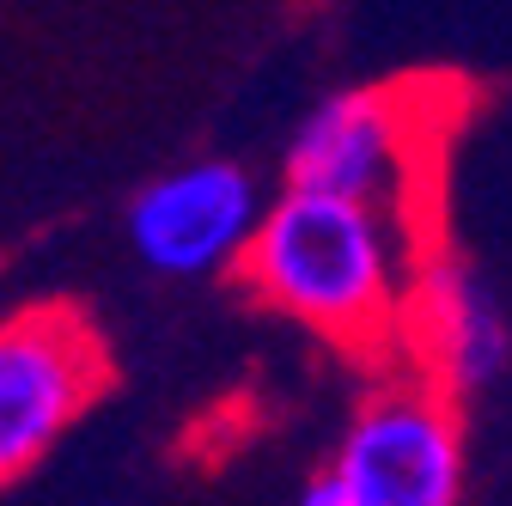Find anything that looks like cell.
I'll list each match as a JSON object with an SVG mask.
<instances>
[{
	"instance_id": "obj_1",
	"label": "cell",
	"mask_w": 512,
	"mask_h": 506,
	"mask_svg": "<svg viewBox=\"0 0 512 506\" xmlns=\"http://www.w3.org/2000/svg\"><path fill=\"white\" fill-rule=\"evenodd\" d=\"M415 250L421 232H409L391 208L281 189V202H263L232 269L263 305L311 336L348 354H378L397 342Z\"/></svg>"
},
{
	"instance_id": "obj_2",
	"label": "cell",
	"mask_w": 512,
	"mask_h": 506,
	"mask_svg": "<svg viewBox=\"0 0 512 506\" xmlns=\"http://www.w3.org/2000/svg\"><path fill=\"white\" fill-rule=\"evenodd\" d=\"M330 470L354 506H470L464 403L403 366L354 409Z\"/></svg>"
},
{
	"instance_id": "obj_3",
	"label": "cell",
	"mask_w": 512,
	"mask_h": 506,
	"mask_svg": "<svg viewBox=\"0 0 512 506\" xmlns=\"http://www.w3.org/2000/svg\"><path fill=\"white\" fill-rule=\"evenodd\" d=\"M98 391L104 348L74 305H37L0 324V482L37 470Z\"/></svg>"
},
{
	"instance_id": "obj_4",
	"label": "cell",
	"mask_w": 512,
	"mask_h": 506,
	"mask_svg": "<svg viewBox=\"0 0 512 506\" xmlns=\"http://www.w3.org/2000/svg\"><path fill=\"white\" fill-rule=\"evenodd\" d=\"M421 159V104L397 86H348L311 104L287 141V189H317L366 208L409 214V177Z\"/></svg>"
},
{
	"instance_id": "obj_5",
	"label": "cell",
	"mask_w": 512,
	"mask_h": 506,
	"mask_svg": "<svg viewBox=\"0 0 512 506\" xmlns=\"http://www.w3.org/2000/svg\"><path fill=\"white\" fill-rule=\"evenodd\" d=\"M409 348V372L433 378L445 397H488L512 366V324L500 287L458 250H415V269L397 311V342Z\"/></svg>"
},
{
	"instance_id": "obj_6",
	"label": "cell",
	"mask_w": 512,
	"mask_h": 506,
	"mask_svg": "<svg viewBox=\"0 0 512 506\" xmlns=\"http://www.w3.org/2000/svg\"><path fill=\"white\" fill-rule=\"evenodd\" d=\"M256 214H263V189L238 159H189L135 189L128 244L153 275L196 281L238 263Z\"/></svg>"
},
{
	"instance_id": "obj_7",
	"label": "cell",
	"mask_w": 512,
	"mask_h": 506,
	"mask_svg": "<svg viewBox=\"0 0 512 506\" xmlns=\"http://www.w3.org/2000/svg\"><path fill=\"white\" fill-rule=\"evenodd\" d=\"M293 506H354V500H348V488L336 482V470H317V476L299 488V500H293Z\"/></svg>"
}]
</instances>
